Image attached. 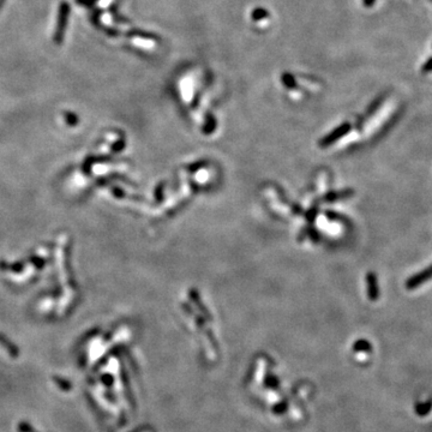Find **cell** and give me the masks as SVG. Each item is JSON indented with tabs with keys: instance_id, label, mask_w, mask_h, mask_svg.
<instances>
[{
	"instance_id": "obj_1",
	"label": "cell",
	"mask_w": 432,
	"mask_h": 432,
	"mask_svg": "<svg viewBox=\"0 0 432 432\" xmlns=\"http://www.w3.org/2000/svg\"><path fill=\"white\" fill-rule=\"evenodd\" d=\"M432 279V264L430 267H428L426 269L422 270L416 275H413L412 278H410L406 282L407 290H416L419 286H422L425 282H428L429 280Z\"/></svg>"
},
{
	"instance_id": "obj_2",
	"label": "cell",
	"mask_w": 432,
	"mask_h": 432,
	"mask_svg": "<svg viewBox=\"0 0 432 432\" xmlns=\"http://www.w3.org/2000/svg\"><path fill=\"white\" fill-rule=\"evenodd\" d=\"M414 411H416L417 416L426 417L432 411V399H429L424 402H418L414 406Z\"/></svg>"
},
{
	"instance_id": "obj_3",
	"label": "cell",
	"mask_w": 432,
	"mask_h": 432,
	"mask_svg": "<svg viewBox=\"0 0 432 432\" xmlns=\"http://www.w3.org/2000/svg\"><path fill=\"white\" fill-rule=\"evenodd\" d=\"M369 296L371 299H377L378 297V288H377V281L376 276L370 275L369 276Z\"/></svg>"
},
{
	"instance_id": "obj_4",
	"label": "cell",
	"mask_w": 432,
	"mask_h": 432,
	"mask_svg": "<svg viewBox=\"0 0 432 432\" xmlns=\"http://www.w3.org/2000/svg\"><path fill=\"white\" fill-rule=\"evenodd\" d=\"M422 72L423 73H430V72H432V56H431V58H429L428 60L425 61V64L423 65Z\"/></svg>"
},
{
	"instance_id": "obj_5",
	"label": "cell",
	"mask_w": 432,
	"mask_h": 432,
	"mask_svg": "<svg viewBox=\"0 0 432 432\" xmlns=\"http://www.w3.org/2000/svg\"><path fill=\"white\" fill-rule=\"evenodd\" d=\"M364 1V5L366 7H371L374 6V4L376 2V0H363Z\"/></svg>"
}]
</instances>
